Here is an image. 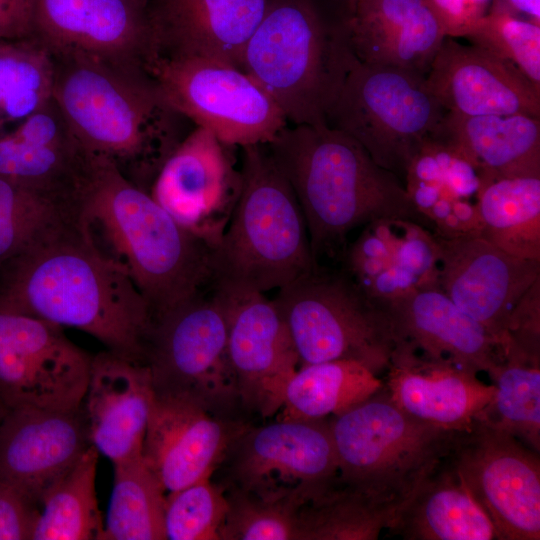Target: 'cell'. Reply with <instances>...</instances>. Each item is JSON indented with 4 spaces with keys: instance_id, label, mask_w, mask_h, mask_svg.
<instances>
[{
    "instance_id": "obj_1",
    "label": "cell",
    "mask_w": 540,
    "mask_h": 540,
    "mask_svg": "<svg viewBox=\"0 0 540 540\" xmlns=\"http://www.w3.org/2000/svg\"><path fill=\"white\" fill-rule=\"evenodd\" d=\"M0 307L88 333L108 351L146 364L151 309L84 222L52 234L5 263Z\"/></svg>"
},
{
    "instance_id": "obj_2",
    "label": "cell",
    "mask_w": 540,
    "mask_h": 540,
    "mask_svg": "<svg viewBox=\"0 0 540 540\" xmlns=\"http://www.w3.org/2000/svg\"><path fill=\"white\" fill-rule=\"evenodd\" d=\"M266 145L302 210L316 263L342 255L348 234L378 219L411 220L432 231L403 182L346 133L288 124Z\"/></svg>"
},
{
    "instance_id": "obj_3",
    "label": "cell",
    "mask_w": 540,
    "mask_h": 540,
    "mask_svg": "<svg viewBox=\"0 0 540 540\" xmlns=\"http://www.w3.org/2000/svg\"><path fill=\"white\" fill-rule=\"evenodd\" d=\"M52 96L92 156L112 163L149 192L159 169L187 135L184 116L149 73L132 72L74 52H50Z\"/></svg>"
},
{
    "instance_id": "obj_4",
    "label": "cell",
    "mask_w": 540,
    "mask_h": 540,
    "mask_svg": "<svg viewBox=\"0 0 540 540\" xmlns=\"http://www.w3.org/2000/svg\"><path fill=\"white\" fill-rule=\"evenodd\" d=\"M81 203L88 233L101 234L154 320L210 286V246L108 160L94 156Z\"/></svg>"
},
{
    "instance_id": "obj_5",
    "label": "cell",
    "mask_w": 540,
    "mask_h": 540,
    "mask_svg": "<svg viewBox=\"0 0 540 540\" xmlns=\"http://www.w3.org/2000/svg\"><path fill=\"white\" fill-rule=\"evenodd\" d=\"M240 191L210 248V286L227 294L281 289L316 264L296 196L267 145L242 148Z\"/></svg>"
},
{
    "instance_id": "obj_6",
    "label": "cell",
    "mask_w": 540,
    "mask_h": 540,
    "mask_svg": "<svg viewBox=\"0 0 540 540\" xmlns=\"http://www.w3.org/2000/svg\"><path fill=\"white\" fill-rule=\"evenodd\" d=\"M354 57L339 24L327 23L312 0H268L240 69L270 95L288 124H326Z\"/></svg>"
},
{
    "instance_id": "obj_7",
    "label": "cell",
    "mask_w": 540,
    "mask_h": 540,
    "mask_svg": "<svg viewBox=\"0 0 540 540\" xmlns=\"http://www.w3.org/2000/svg\"><path fill=\"white\" fill-rule=\"evenodd\" d=\"M338 476L384 500L404 503L440 467L458 431L417 420L382 389L329 417Z\"/></svg>"
},
{
    "instance_id": "obj_8",
    "label": "cell",
    "mask_w": 540,
    "mask_h": 540,
    "mask_svg": "<svg viewBox=\"0 0 540 540\" xmlns=\"http://www.w3.org/2000/svg\"><path fill=\"white\" fill-rule=\"evenodd\" d=\"M305 364L349 360L385 372L398 337L382 305L342 270L316 264L274 297Z\"/></svg>"
},
{
    "instance_id": "obj_9",
    "label": "cell",
    "mask_w": 540,
    "mask_h": 540,
    "mask_svg": "<svg viewBox=\"0 0 540 540\" xmlns=\"http://www.w3.org/2000/svg\"><path fill=\"white\" fill-rule=\"evenodd\" d=\"M227 304L226 294L209 286L157 317L145 365L155 394L249 420L228 356Z\"/></svg>"
},
{
    "instance_id": "obj_10",
    "label": "cell",
    "mask_w": 540,
    "mask_h": 540,
    "mask_svg": "<svg viewBox=\"0 0 540 540\" xmlns=\"http://www.w3.org/2000/svg\"><path fill=\"white\" fill-rule=\"evenodd\" d=\"M446 112L424 76L354 57L326 124L355 139L404 184L411 159Z\"/></svg>"
},
{
    "instance_id": "obj_11",
    "label": "cell",
    "mask_w": 540,
    "mask_h": 540,
    "mask_svg": "<svg viewBox=\"0 0 540 540\" xmlns=\"http://www.w3.org/2000/svg\"><path fill=\"white\" fill-rule=\"evenodd\" d=\"M149 74L175 111L226 146L268 144L288 125L270 95L232 64L196 57L156 60Z\"/></svg>"
},
{
    "instance_id": "obj_12",
    "label": "cell",
    "mask_w": 540,
    "mask_h": 540,
    "mask_svg": "<svg viewBox=\"0 0 540 540\" xmlns=\"http://www.w3.org/2000/svg\"><path fill=\"white\" fill-rule=\"evenodd\" d=\"M449 465L498 540L540 539V459L513 435L475 420L458 431Z\"/></svg>"
},
{
    "instance_id": "obj_13",
    "label": "cell",
    "mask_w": 540,
    "mask_h": 540,
    "mask_svg": "<svg viewBox=\"0 0 540 540\" xmlns=\"http://www.w3.org/2000/svg\"><path fill=\"white\" fill-rule=\"evenodd\" d=\"M216 472L225 490L272 500L304 498L338 473L329 417L251 424Z\"/></svg>"
},
{
    "instance_id": "obj_14",
    "label": "cell",
    "mask_w": 540,
    "mask_h": 540,
    "mask_svg": "<svg viewBox=\"0 0 540 540\" xmlns=\"http://www.w3.org/2000/svg\"><path fill=\"white\" fill-rule=\"evenodd\" d=\"M92 360L62 327L0 307V399L9 409L80 407Z\"/></svg>"
},
{
    "instance_id": "obj_15",
    "label": "cell",
    "mask_w": 540,
    "mask_h": 540,
    "mask_svg": "<svg viewBox=\"0 0 540 540\" xmlns=\"http://www.w3.org/2000/svg\"><path fill=\"white\" fill-rule=\"evenodd\" d=\"M229 148L196 126L166 158L149 189L162 208L210 248L226 228L240 191V169Z\"/></svg>"
},
{
    "instance_id": "obj_16",
    "label": "cell",
    "mask_w": 540,
    "mask_h": 540,
    "mask_svg": "<svg viewBox=\"0 0 540 540\" xmlns=\"http://www.w3.org/2000/svg\"><path fill=\"white\" fill-rule=\"evenodd\" d=\"M33 37L132 72L153 61L146 5L136 0H34Z\"/></svg>"
},
{
    "instance_id": "obj_17",
    "label": "cell",
    "mask_w": 540,
    "mask_h": 540,
    "mask_svg": "<svg viewBox=\"0 0 540 540\" xmlns=\"http://www.w3.org/2000/svg\"><path fill=\"white\" fill-rule=\"evenodd\" d=\"M227 349L246 415L279 412L299 357L284 318L264 293L227 294Z\"/></svg>"
},
{
    "instance_id": "obj_18",
    "label": "cell",
    "mask_w": 540,
    "mask_h": 540,
    "mask_svg": "<svg viewBox=\"0 0 540 540\" xmlns=\"http://www.w3.org/2000/svg\"><path fill=\"white\" fill-rule=\"evenodd\" d=\"M435 236L440 252V289L482 325L499 351L506 342L512 309L540 278V261L508 254L478 235Z\"/></svg>"
},
{
    "instance_id": "obj_19",
    "label": "cell",
    "mask_w": 540,
    "mask_h": 540,
    "mask_svg": "<svg viewBox=\"0 0 540 540\" xmlns=\"http://www.w3.org/2000/svg\"><path fill=\"white\" fill-rule=\"evenodd\" d=\"M251 424L154 393L142 458L168 494L212 478L234 441Z\"/></svg>"
},
{
    "instance_id": "obj_20",
    "label": "cell",
    "mask_w": 540,
    "mask_h": 540,
    "mask_svg": "<svg viewBox=\"0 0 540 540\" xmlns=\"http://www.w3.org/2000/svg\"><path fill=\"white\" fill-rule=\"evenodd\" d=\"M91 445L82 405L10 408L0 423V480L40 507L51 486Z\"/></svg>"
},
{
    "instance_id": "obj_21",
    "label": "cell",
    "mask_w": 540,
    "mask_h": 540,
    "mask_svg": "<svg viewBox=\"0 0 540 540\" xmlns=\"http://www.w3.org/2000/svg\"><path fill=\"white\" fill-rule=\"evenodd\" d=\"M267 4L268 0H149L152 63L196 57L240 68L243 49Z\"/></svg>"
},
{
    "instance_id": "obj_22",
    "label": "cell",
    "mask_w": 540,
    "mask_h": 540,
    "mask_svg": "<svg viewBox=\"0 0 540 540\" xmlns=\"http://www.w3.org/2000/svg\"><path fill=\"white\" fill-rule=\"evenodd\" d=\"M346 246L342 270L371 299L384 300L439 287L435 234L406 219H378Z\"/></svg>"
},
{
    "instance_id": "obj_23",
    "label": "cell",
    "mask_w": 540,
    "mask_h": 540,
    "mask_svg": "<svg viewBox=\"0 0 540 540\" xmlns=\"http://www.w3.org/2000/svg\"><path fill=\"white\" fill-rule=\"evenodd\" d=\"M425 80L447 112L540 117L539 88L512 64L454 38H444Z\"/></svg>"
},
{
    "instance_id": "obj_24",
    "label": "cell",
    "mask_w": 540,
    "mask_h": 540,
    "mask_svg": "<svg viewBox=\"0 0 540 540\" xmlns=\"http://www.w3.org/2000/svg\"><path fill=\"white\" fill-rule=\"evenodd\" d=\"M384 388L409 416L436 427L463 431L491 401L495 386L445 359L425 356L399 340L385 371Z\"/></svg>"
},
{
    "instance_id": "obj_25",
    "label": "cell",
    "mask_w": 540,
    "mask_h": 540,
    "mask_svg": "<svg viewBox=\"0 0 540 540\" xmlns=\"http://www.w3.org/2000/svg\"><path fill=\"white\" fill-rule=\"evenodd\" d=\"M338 24L359 61L424 77L445 38L422 0H344Z\"/></svg>"
},
{
    "instance_id": "obj_26",
    "label": "cell",
    "mask_w": 540,
    "mask_h": 540,
    "mask_svg": "<svg viewBox=\"0 0 540 540\" xmlns=\"http://www.w3.org/2000/svg\"><path fill=\"white\" fill-rule=\"evenodd\" d=\"M153 396L147 365L108 350L93 356L82 407L91 444L113 464L142 456Z\"/></svg>"
},
{
    "instance_id": "obj_27",
    "label": "cell",
    "mask_w": 540,
    "mask_h": 540,
    "mask_svg": "<svg viewBox=\"0 0 540 540\" xmlns=\"http://www.w3.org/2000/svg\"><path fill=\"white\" fill-rule=\"evenodd\" d=\"M375 301L388 313L398 341L410 343L425 356L476 374L488 373L500 359L495 340L440 288Z\"/></svg>"
},
{
    "instance_id": "obj_28",
    "label": "cell",
    "mask_w": 540,
    "mask_h": 540,
    "mask_svg": "<svg viewBox=\"0 0 540 540\" xmlns=\"http://www.w3.org/2000/svg\"><path fill=\"white\" fill-rule=\"evenodd\" d=\"M431 138L468 161L480 183L540 177V117L446 112Z\"/></svg>"
},
{
    "instance_id": "obj_29",
    "label": "cell",
    "mask_w": 540,
    "mask_h": 540,
    "mask_svg": "<svg viewBox=\"0 0 540 540\" xmlns=\"http://www.w3.org/2000/svg\"><path fill=\"white\" fill-rule=\"evenodd\" d=\"M480 178L457 152L432 138L411 159L404 181L417 211L445 238L479 235Z\"/></svg>"
},
{
    "instance_id": "obj_30",
    "label": "cell",
    "mask_w": 540,
    "mask_h": 540,
    "mask_svg": "<svg viewBox=\"0 0 540 540\" xmlns=\"http://www.w3.org/2000/svg\"><path fill=\"white\" fill-rule=\"evenodd\" d=\"M405 540H492L494 527L446 463L404 503L388 530Z\"/></svg>"
},
{
    "instance_id": "obj_31",
    "label": "cell",
    "mask_w": 540,
    "mask_h": 540,
    "mask_svg": "<svg viewBox=\"0 0 540 540\" xmlns=\"http://www.w3.org/2000/svg\"><path fill=\"white\" fill-rule=\"evenodd\" d=\"M402 504L384 500L338 474L312 489L297 510V540H376Z\"/></svg>"
},
{
    "instance_id": "obj_32",
    "label": "cell",
    "mask_w": 540,
    "mask_h": 540,
    "mask_svg": "<svg viewBox=\"0 0 540 540\" xmlns=\"http://www.w3.org/2000/svg\"><path fill=\"white\" fill-rule=\"evenodd\" d=\"M383 386L378 375L355 361L301 365L286 385L277 418L320 419L338 415Z\"/></svg>"
},
{
    "instance_id": "obj_33",
    "label": "cell",
    "mask_w": 540,
    "mask_h": 540,
    "mask_svg": "<svg viewBox=\"0 0 540 540\" xmlns=\"http://www.w3.org/2000/svg\"><path fill=\"white\" fill-rule=\"evenodd\" d=\"M480 237L513 256L540 261V177L481 183Z\"/></svg>"
},
{
    "instance_id": "obj_34",
    "label": "cell",
    "mask_w": 540,
    "mask_h": 540,
    "mask_svg": "<svg viewBox=\"0 0 540 540\" xmlns=\"http://www.w3.org/2000/svg\"><path fill=\"white\" fill-rule=\"evenodd\" d=\"M80 221L81 200L0 177V266Z\"/></svg>"
},
{
    "instance_id": "obj_35",
    "label": "cell",
    "mask_w": 540,
    "mask_h": 540,
    "mask_svg": "<svg viewBox=\"0 0 540 540\" xmlns=\"http://www.w3.org/2000/svg\"><path fill=\"white\" fill-rule=\"evenodd\" d=\"M495 393L475 420L505 431L540 452V359L515 349L488 372Z\"/></svg>"
},
{
    "instance_id": "obj_36",
    "label": "cell",
    "mask_w": 540,
    "mask_h": 540,
    "mask_svg": "<svg viewBox=\"0 0 540 540\" xmlns=\"http://www.w3.org/2000/svg\"><path fill=\"white\" fill-rule=\"evenodd\" d=\"M99 452L91 445L45 494L33 540H101L95 477Z\"/></svg>"
},
{
    "instance_id": "obj_37",
    "label": "cell",
    "mask_w": 540,
    "mask_h": 540,
    "mask_svg": "<svg viewBox=\"0 0 540 540\" xmlns=\"http://www.w3.org/2000/svg\"><path fill=\"white\" fill-rule=\"evenodd\" d=\"M94 163L84 147L37 145L0 131V177L81 200Z\"/></svg>"
},
{
    "instance_id": "obj_38",
    "label": "cell",
    "mask_w": 540,
    "mask_h": 540,
    "mask_svg": "<svg viewBox=\"0 0 540 540\" xmlns=\"http://www.w3.org/2000/svg\"><path fill=\"white\" fill-rule=\"evenodd\" d=\"M114 484L101 540H166V491L142 456L113 464Z\"/></svg>"
},
{
    "instance_id": "obj_39",
    "label": "cell",
    "mask_w": 540,
    "mask_h": 540,
    "mask_svg": "<svg viewBox=\"0 0 540 540\" xmlns=\"http://www.w3.org/2000/svg\"><path fill=\"white\" fill-rule=\"evenodd\" d=\"M53 73L52 56L36 38L0 39V131L52 97Z\"/></svg>"
},
{
    "instance_id": "obj_40",
    "label": "cell",
    "mask_w": 540,
    "mask_h": 540,
    "mask_svg": "<svg viewBox=\"0 0 540 540\" xmlns=\"http://www.w3.org/2000/svg\"><path fill=\"white\" fill-rule=\"evenodd\" d=\"M464 38L515 66L540 89V23L489 9Z\"/></svg>"
},
{
    "instance_id": "obj_41",
    "label": "cell",
    "mask_w": 540,
    "mask_h": 540,
    "mask_svg": "<svg viewBox=\"0 0 540 540\" xmlns=\"http://www.w3.org/2000/svg\"><path fill=\"white\" fill-rule=\"evenodd\" d=\"M227 513L220 540H297L299 497L263 499L225 490Z\"/></svg>"
},
{
    "instance_id": "obj_42",
    "label": "cell",
    "mask_w": 540,
    "mask_h": 540,
    "mask_svg": "<svg viewBox=\"0 0 540 540\" xmlns=\"http://www.w3.org/2000/svg\"><path fill=\"white\" fill-rule=\"evenodd\" d=\"M211 479L166 495V540H220L228 503L224 487Z\"/></svg>"
},
{
    "instance_id": "obj_43",
    "label": "cell",
    "mask_w": 540,
    "mask_h": 540,
    "mask_svg": "<svg viewBox=\"0 0 540 540\" xmlns=\"http://www.w3.org/2000/svg\"><path fill=\"white\" fill-rule=\"evenodd\" d=\"M507 348L540 359V278L521 296L510 313L506 342L499 352Z\"/></svg>"
},
{
    "instance_id": "obj_44",
    "label": "cell",
    "mask_w": 540,
    "mask_h": 540,
    "mask_svg": "<svg viewBox=\"0 0 540 540\" xmlns=\"http://www.w3.org/2000/svg\"><path fill=\"white\" fill-rule=\"evenodd\" d=\"M40 508L12 485L0 480V540H30Z\"/></svg>"
},
{
    "instance_id": "obj_45",
    "label": "cell",
    "mask_w": 540,
    "mask_h": 540,
    "mask_svg": "<svg viewBox=\"0 0 540 540\" xmlns=\"http://www.w3.org/2000/svg\"><path fill=\"white\" fill-rule=\"evenodd\" d=\"M445 37L464 38L487 14L492 0H422Z\"/></svg>"
},
{
    "instance_id": "obj_46",
    "label": "cell",
    "mask_w": 540,
    "mask_h": 540,
    "mask_svg": "<svg viewBox=\"0 0 540 540\" xmlns=\"http://www.w3.org/2000/svg\"><path fill=\"white\" fill-rule=\"evenodd\" d=\"M34 14V0H0V39L33 37Z\"/></svg>"
},
{
    "instance_id": "obj_47",
    "label": "cell",
    "mask_w": 540,
    "mask_h": 540,
    "mask_svg": "<svg viewBox=\"0 0 540 540\" xmlns=\"http://www.w3.org/2000/svg\"><path fill=\"white\" fill-rule=\"evenodd\" d=\"M490 9L540 23V0H492Z\"/></svg>"
},
{
    "instance_id": "obj_48",
    "label": "cell",
    "mask_w": 540,
    "mask_h": 540,
    "mask_svg": "<svg viewBox=\"0 0 540 540\" xmlns=\"http://www.w3.org/2000/svg\"><path fill=\"white\" fill-rule=\"evenodd\" d=\"M8 407L5 405V403L0 399V423L2 421V419L4 418V416L6 415L7 411H8Z\"/></svg>"
},
{
    "instance_id": "obj_49",
    "label": "cell",
    "mask_w": 540,
    "mask_h": 540,
    "mask_svg": "<svg viewBox=\"0 0 540 540\" xmlns=\"http://www.w3.org/2000/svg\"><path fill=\"white\" fill-rule=\"evenodd\" d=\"M136 1H138V2H140L142 4H144V5H147L149 0H136Z\"/></svg>"
}]
</instances>
